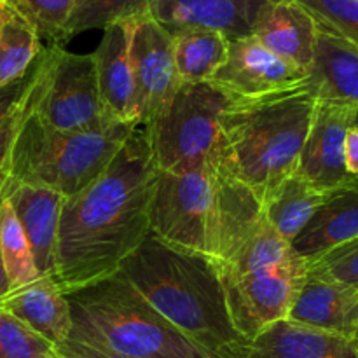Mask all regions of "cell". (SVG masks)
Returning <instances> with one entry per match:
<instances>
[{
	"label": "cell",
	"instance_id": "cell-1",
	"mask_svg": "<svg viewBox=\"0 0 358 358\" xmlns=\"http://www.w3.org/2000/svg\"><path fill=\"white\" fill-rule=\"evenodd\" d=\"M157 168L145 128L136 126L107 168L65 199L52 280L65 294L117 275L150 234Z\"/></svg>",
	"mask_w": 358,
	"mask_h": 358
},
{
	"label": "cell",
	"instance_id": "cell-2",
	"mask_svg": "<svg viewBox=\"0 0 358 358\" xmlns=\"http://www.w3.org/2000/svg\"><path fill=\"white\" fill-rule=\"evenodd\" d=\"M119 275L184 338L212 358H243L250 343L234 329L217 266L149 234Z\"/></svg>",
	"mask_w": 358,
	"mask_h": 358
},
{
	"label": "cell",
	"instance_id": "cell-3",
	"mask_svg": "<svg viewBox=\"0 0 358 358\" xmlns=\"http://www.w3.org/2000/svg\"><path fill=\"white\" fill-rule=\"evenodd\" d=\"M317 96L306 84L285 93L233 100L222 114L219 156L262 203L296 173Z\"/></svg>",
	"mask_w": 358,
	"mask_h": 358
},
{
	"label": "cell",
	"instance_id": "cell-4",
	"mask_svg": "<svg viewBox=\"0 0 358 358\" xmlns=\"http://www.w3.org/2000/svg\"><path fill=\"white\" fill-rule=\"evenodd\" d=\"M70 338L131 358H212L164 320L121 275L66 294Z\"/></svg>",
	"mask_w": 358,
	"mask_h": 358
},
{
	"label": "cell",
	"instance_id": "cell-5",
	"mask_svg": "<svg viewBox=\"0 0 358 358\" xmlns=\"http://www.w3.org/2000/svg\"><path fill=\"white\" fill-rule=\"evenodd\" d=\"M135 128L114 124L93 131H62L23 112L10 149L7 182L51 189L70 198L110 164Z\"/></svg>",
	"mask_w": 358,
	"mask_h": 358
},
{
	"label": "cell",
	"instance_id": "cell-6",
	"mask_svg": "<svg viewBox=\"0 0 358 358\" xmlns=\"http://www.w3.org/2000/svg\"><path fill=\"white\" fill-rule=\"evenodd\" d=\"M23 112L62 131L108 128L101 110L93 52L77 55L59 44L42 48L31 65Z\"/></svg>",
	"mask_w": 358,
	"mask_h": 358
},
{
	"label": "cell",
	"instance_id": "cell-7",
	"mask_svg": "<svg viewBox=\"0 0 358 358\" xmlns=\"http://www.w3.org/2000/svg\"><path fill=\"white\" fill-rule=\"evenodd\" d=\"M229 101V94L212 83L182 84L168 107L142 124L157 171L192 170L212 159Z\"/></svg>",
	"mask_w": 358,
	"mask_h": 358
},
{
	"label": "cell",
	"instance_id": "cell-8",
	"mask_svg": "<svg viewBox=\"0 0 358 358\" xmlns=\"http://www.w3.org/2000/svg\"><path fill=\"white\" fill-rule=\"evenodd\" d=\"M215 156L185 171H157L150 201V234L180 250L205 255Z\"/></svg>",
	"mask_w": 358,
	"mask_h": 358
},
{
	"label": "cell",
	"instance_id": "cell-9",
	"mask_svg": "<svg viewBox=\"0 0 358 358\" xmlns=\"http://www.w3.org/2000/svg\"><path fill=\"white\" fill-rule=\"evenodd\" d=\"M264 222L262 199L220 159L217 150L205 255L222 268Z\"/></svg>",
	"mask_w": 358,
	"mask_h": 358
},
{
	"label": "cell",
	"instance_id": "cell-10",
	"mask_svg": "<svg viewBox=\"0 0 358 358\" xmlns=\"http://www.w3.org/2000/svg\"><path fill=\"white\" fill-rule=\"evenodd\" d=\"M306 275L308 268L255 273L238 278L220 276L234 329L252 343L266 329L287 320Z\"/></svg>",
	"mask_w": 358,
	"mask_h": 358
},
{
	"label": "cell",
	"instance_id": "cell-11",
	"mask_svg": "<svg viewBox=\"0 0 358 358\" xmlns=\"http://www.w3.org/2000/svg\"><path fill=\"white\" fill-rule=\"evenodd\" d=\"M129 59L138 93L140 124L161 114L182 86L173 56V37L152 14L131 21Z\"/></svg>",
	"mask_w": 358,
	"mask_h": 358
},
{
	"label": "cell",
	"instance_id": "cell-12",
	"mask_svg": "<svg viewBox=\"0 0 358 358\" xmlns=\"http://www.w3.org/2000/svg\"><path fill=\"white\" fill-rule=\"evenodd\" d=\"M308 73L261 44L254 35L229 42L226 62L208 83L233 100H257L306 84Z\"/></svg>",
	"mask_w": 358,
	"mask_h": 358
},
{
	"label": "cell",
	"instance_id": "cell-13",
	"mask_svg": "<svg viewBox=\"0 0 358 358\" xmlns=\"http://www.w3.org/2000/svg\"><path fill=\"white\" fill-rule=\"evenodd\" d=\"M357 110L355 105L343 101L317 100L297 173L322 192H332L357 180L345 166L346 133L355 124Z\"/></svg>",
	"mask_w": 358,
	"mask_h": 358
},
{
	"label": "cell",
	"instance_id": "cell-14",
	"mask_svg": "<svg viewBox=\"0 0 358 358\" xmlns=\"http://www.w3.org/2000/svg\"><path fill=\"white\" fill-rule=\"evenodd\" d=\"M276 0H150V14L170 34L182 28H206L227 41L248 37Z\"/></svg>",
	"mask_w": 358,
	"mask_h": 358
},
{
	"label": "cell",
	"instance_id": "cell-15",
	"mask_svg": "<svg viewBox=\"0 0 358 358\" xmlns=\"http://www.w3.org/2000/svg\"><path fill=\"white\" fill-rule=\"evenodd\" d=\"M129 28L131 21L105 28L93 52L101 110L108 126L140 124L138 93L129 59Z\"/></svg>",
	"mask_w": 358,
	"mask_h": 358
},
{
	"label": "cell",
	"instance_id": "cell-16",
	"mask_svg": "<svg viewBox=\"0 0 358 358\" xmlns=\"http://www.w3.org/2000/svg\"><path fill=\"white\" fill-rule=\"evenodd\" d=\"M13 208L42 276L52 278L58 245L59 217L65 196L44 187L6 182L0 191Z\"/></svg>",
	"mask_w": 358,
	"mask_h": 358
},
{
	"label": "cell",
	"instance_id": "cell-17",
	"mask_svg": "<svg viewBox=\"0 0 358 358\" xmlns=\"http://www.w3.org/2000/svg\"><path fill=\"white\" fill-rule=\"evenodd\" d=\"M287 320L318 331L357 338L358 292L334 280L308 273Z\"/></svg>",
	"mask_w": 358,
	"mask_h": 358
},
{
	"label": "cell",
	"instance_id": "cell-18",
	"mask_svg": "<svg viewBox=\"0 0 358 358\" xmlns=\"http://www.w3.org/2000/svg\"><path fill=\"white\" fill-rule=\"evenodd\" d=\"M0 310L17 318L38 336L58 346L70 338L72 315L66 294L49 276L9 290L0 297Z\"/></svg>",
	"mask_w": 358,
	"mask_h": 358
},
{
	"label": "cell",
	"instance_id": "cell-19",
	"mask_svg": "<svg viewBox=\"0 0 358 358\" xmlns=\"http://www.w3.org/2000/svg\"><path fill=\"white\" fill-rule=\"evenodd\" d=\"M317 34V21L304 7L294 0H276L262 14L252 35L276 56L308 73Z\"/></svg>",
	"mask_w": 358,
	"mask_h": 358
},
{
	"label": "cell",
	"instance_id": "cell-20",
	"mask_svg": "<svg viewBox=\"0 0 358 358\" xmlns=\"http://www.w3.org/2000/svg\"><path fill=\"white\" fill-rule=\"evenodd\" d=\"M243 358H358V338L282 320L259 334Z\"/></svg>",
	"mask_w": 358,
	"mask_h": 358
},
{
	"label": "cell",
	"instance_id": "cell-21",
	"mask_svg": "<svg viewBox=\"0 0 358 358\" xmlns=\"http://www.w3.org/2000/svg\"><path fill=\"white\" fill-rule=\"evenodd\" d=\"M357 236L358 180L329 192L306 227L292 241V248L310 262Z\"/></svg>",
	"mask_w": 358,
	"mask_h": 358
},
{
	"label": "cell",
	"instance_id": "cell-22",
	"mask_svg": "<svg viewBox=\"0 0 358 358\" xmlns=\"http://www.w3.org/2000/svg\"><path fill=\"white\" fill-rule=\"evenodd\" d=\"M308 86L317 100L358 107V45L318 27Z\"/></svg>",
	"mask_w": 358,
	"mask_h": 358
},
{
	"label": "cell",
	"instance_id": "cell-23",
	"mask_svg": "<svg viewBox=\"0 0 358 358\" xmlns=\"http://www.w3.org/2000/svg\"><path fill=\"white\" fill-rule=\"evenodd\" d=\"M301 268H308V262L297 255L292 243L287 241L266 219V222L234 254V257L226 266L217 269L222 278H238L255 273Z\"/></svg>",
	"mask_w": 358,
	"mask_h": 358
},
{
	"label": "cell",
	"instance_id": "cell-24",
	"mask_svg": "<svg viewBox=\"0 0 358 358\" xmlns=\"http://www.w3.org/2000/svg\"><path fill=\"white\" fill-rule=\"evenodd\" d=\"M327 194L329 192H322L296 171L285 178L264 201L266 219L287 241L292 243L320 208Z\"/></svg>",
	"mask_w": 358,
	"mask_h": 358
},
{
	"label": "cell",
	"instance_id": "cell-25",
	"mask_svg": "<svg viewBox=\"0 0 358 358\" xmlns=\"http://www.w3.org/2000/svg\"><path fill=\"white\" fill-rule=\"evenodd\" d=\"M177 73L182 84L208 83L226 62L229 41L206 28H182L171 34Z\"/></svg>",
	"mask_w": 358,
	"mask_h": 358
},
{
	"label": "cell",
	"instance_id": "cell-26",
	"mask_svg": "<svg viewBox=\"0 0 358 358\" xmlns=\"http://www.w3.org/2000/svg\"><path fill=\"white\" fill-rule=\"evenodd\" d=\"M0 257L9 290L21 289L41 278L30 243L9 203L0 201Z\"/></svg>",
	"mask_w": 358,
	"mask_h": 358
},
{
	"label": "cell",
	"instance_id": "cell-27",
	"mask_svg": "<svg viewBox=\"0 0 358 358\" xmlns=\"http://www.w3.org/2000/svg\"><path fill=\"white\" fill-rule=\"evenodd\" d=\"M41 51L42 42L35 28L13 7L0 37V86L24 76Z\"/></svg>",
	"mask_w": 358,
	"mask_h": 358
},
{
	"label": "cell",
	"instance_id": "cell-28",
	"mask_svg": "<svg viewBox=\"0 0 358 358\" xmlns=\"http://www.w3.org/2000/svg\"><path fill=\"white\" fill-rule=\"evenodd\" d=\"M150 13V0H76L65 30V42L84 31L142 17Z\"/></svg>",
	"mask_w": 358,
	"mask_h": 358
},
{
	"label": "cell",
	"instance_id": "cell-29",
	"mask_svg": "<svg viewBox=\"0 0 358 358\" xmlns=\"http://www.w3.org/2000/svg\"><path fill=\"white\" fill-rule=\"evenodd\" d=\"M10 6L51 44L65 42V30L76 0H9Z\"/></svg>",
	"mask_w": 358,
	"mask_h": 358
},
{
	"label": "cell",
	"instance_id": "cell-30",
	"mask_svg": "<svg viewBox=\"0 0 358 358\" xmlns=\"http://www.w3.org/2000/svg\"><path fill=\"white\" fill-rule=\"evenodd\" d=\"M0 358H59L55 345L0 310Z\"/></svg>",
	"mask_w": 358,
	"mask_h": 358
},
{
	"label": "cell",
	"instance_id": "cell-31",
	"mask_svg": "<svg viewBox=\"0 0 358 358\" xmlns=\"http://www.w3.org/2000/svg\"><path fill=\"white\" fill-rule=\"evenodd\" d=\"M317 24L358 45V0H294Z\"/></svg>",
	"mask_w": 358,
	"mask_h": 358
},
{
	"label": "cell",
	"instance_id": "cell-32",
	"mask_svg": "<svg viewBox=\"0 0 358 358\" xmlns=\"http://www.w3.org/2000/svg\"><path fill=\"white\" fill-rule=\"evenodd\" d=\"M308 273L358 290V236L308 262Z\"/></svg>",
	"mask_w": 358,
	"mask_h": 358
},
{
	"label": "cell",
	"instance_id": "cell-33",
	"mask_svg": "<svg viewBox=\"0 0 358 358\" xmlns=\"http://www.w3.org/2000/svg\"><path fill=\"white\" fill-rule=\"evenodd\" d=\"M30 83H31V66L24 76L20 77V79L0 86V126H2L3 121H6V119L9 117V115L13 114L21 103H23L28 87H30Z\"/></svg>",
	"mask_w": 358,
	"mask_h": 358
},
{
	"label": "cell",
	"instance_id": "cell-34",
	"mask_svg": "<svg viewBox=\"0 0 358 358\" xmlns=\"http://www.w3.org/2000/svg\"><path fill=\"white\" fill-rule=\"evenodd\" d=\"M21 115H23V103H21L20 107L3 121V124L0 126V191H2L3 184L7 182V175H9L10 149H13L14 136H16Z\"/></svg>",
	"mask_w": 358,
	"mask_h": 358
},
{
	"label": "cell",
	"instance_id": "cell-35",
	"mask_svg": "<svg viewBox=\"0 0 358 358\" xmlns=\"http://www.w3.org/2000/svg\"><path fill=\"white\" fill-rule=\"evenodd\" d=\"M55 348L59 358H131L107 352V350L94 348V346L76 341V339L72 338H69L66 341H63L62 345L55 346Z\"/></svg>",
	"mask_w": 358,
	"mask_h": 358
},
{
	"label": "cell",
	"instance_id": "cell-36",
	"mask_svg": "<svg viewBox=\"0 0 358 358\" xmlns=\"http://www.w3.org/2000/svg\"><path fill=\"white\" fill-rule=\"evenodd\" d=\"M345 166L353 178H358V124H353L346 133Z\"/></svg>",
	"mask_w": 358,
	"mask_h": 358
},
{
	"label": "cell",
	"instance_id": "cell-37",
	"mask_svg": "<svg viewBox=\"0 0 358 358\" xmlns=\"http://www.w3.org/2000/svg\"><path fill=\"white\" fill-rule=\"evenodd\" d=\"M10 14H13V6H10L9 0H0V37H2V31L9 21Z\"/></svg>",
	"mask_w": 358,
	"mask_h": 358
},
{
	"label": "cell",
	"instance_id": "cell-38",
	"mask_svg": "<svg viewBox=\"0 0 358 358\" xmlns=\"http://www.w3.org/2000/svg\"><path fill=\"white\" fill-rule=\"evenodd\" d=\"M0 201H2V194H0ZM9 292V285H7V278H6V271H3V264H2V257H0V297L3 294Z\"/></svg>",
	"mask_w": 358,
	"mask_h": 358
},
{
	"label": "cell",
	"instance_id": "cell-39",
	"mask_svg": "<svg viewBox=\"0 0 358 358\" xmlns=\"http://www.w3.org/2000/svg\"><path fill=\"white\" fill-rule=\"evenodd\" d=\"M355 124H358V110H357V115H355ZM358 180V178H357Z\"/></svg>",
	"mask_w": 358,
	"mask_h": 358
},
{
	"label": "cell",
	"instance_id": "cell-40",
	"mask_svg": "<svg viewBox=\"0 0 358 358\" xmlns=\"http://www.w3.org/2000/svg\"><path fill=\"white\" fill-rule=\"evenodd\" d=\"M357 338H358V334H357Z\"/></svg>",
	"mask_w": 358,
	"mask_h": 358
},
{
	"label": "cell",
	"instance_id": "cell-41",
	"mask_svg": "<svg viewBox=\"0 0 358 358\" xmlns=\"http://www.w3.org/2000/svg\"><path fill=\"white\" fill-rule=\"evenodd\" d=\"M357 292H358V290H357Z\"/></svg>",
	"mask_w": 358,
	"mask_h": 358
}]
</instances>
